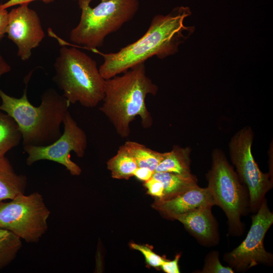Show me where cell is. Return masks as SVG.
<instances>
[{
	"label": "cell",
	"mask_w": 273,
	"mask_h": 273,
	"mask_svg": "<svg viewBox=\"0 0 273 273\" xmlns=\"http://www.w3.org/2000/svg\"><path fill=\"white\" fill-rule=\"evenodd\" d=\"M253 140L251 128L246 127L232 138L229 147L230 157L238 176L249 193V210L256 212L273 184L271 174L263 173L253 157Z\"/></svg>",
	"instance_id": "obj_8"
},
{
	"label": "cell",
	"mask_w": 273,
	"mask_h": 273,
	"mask_svg": "<svg viewBox=\"0 0 273 273\" xmlns=\"http://www.w3.org/2000/svg\"><path fill=\"white\" fill-rule=\"evenodd\" d=\"M90 1H92V0H90ZM101 1H105V0H100Z\"/></svg>",
	"instance_id": "obj_29"
},
{
	"label": "cell",
	"mask_w": 273,
	"mask_h": 273,
	"mask_svg": "<svg viewBox=\"0 0 273 273\" xmlns=\"http://www.w3.org/2000/svg\"><path fill=\"white\" fill-rule=\"evenodd\" d=\"M191 148L173 146L172 149L165 152V155L155 172H169L182 175H190Z\"/></svg>",
	"instance_id": "obj_15"
},
{
	"label": "cell",
	"mask_w": 273,
	"mask_h": 273,
	"mask_svg": "<svg viewBox=\"0 0 273 273\" xmlns=\"http://www.w3.org/2000/svg\"><path fill=\"white\" fill-rule=\"evenodd\" d=\"M90 0H78L80 21L70 33V41L90 50L101 47L107 36L131 20L139 8V0H105L94 8Z\"/></svg>",
	"instance_id": "obj_5"
},
{
	"label": "cell",
	"mask_w": 273,
	"mask_h": 273,
	"mask_svg": "<svg viewBox=\"0 0 273 273\" xmlns=\"http://www.w3.org/2000/svg\"><path fill=\"white\" fill-rule=\"evenodd\" d=\"M144 186L147 189L148 194L157 199H162L163 197V187L162 184L153 177L145 181Z\"/></svg>",
	"instance_id": "obj_23"
},
{
	"label": "cell",
	"mask_w": 273,
	"mask_h": 273,
	"mask_svg": "<svg viewBox=\"0 0 273 273\" xmlns=\"http://www.w3.org/2000/svg\"><path fill=\"white\" fill-rule=\"evenodd\" d=\"M152 177L163 185L164 195L159 200L171 198L198 185V179L193 174L182 175L169 172H155Z\"/></svg>",
	"instance_id": "obj_16"
},
{
	"label": "cell",
	"mask_w": 273,
	"mask_h": 273,
	"mask_svg": "<svg viewBox=\"0 0 273 273\" xmlns=\"http://www.w3.org/2000/svg\"><path fill=\"white\" fill-rule=\"evenodd\" d=\"M27 176L18 174L5 156L0 157V202L24 194Z\"/></svg>",
	"instance_id": "obj_14"
},
{
	"label": "cell",
	"mask_w": 273,
	"mask_h": 273,
	"mask_svg": "<svg viewBox=\"0 0 273 273\" xmlns=\"http://www.w3.org/2000/svg\"><path fill=\"white\" fill-rule=\"evenodd\" d=\"M22 134L15 120L0 109V157L18 146Z\"/></svg>",
	"instance_id": "obj_18"
},
{
	"label": "cell",
	"mask_w": 273,
	"mask_h": 273,
	"mask_svg": "<svg viewBox=\"0 0 273 273\" xmlns=\"http://www.w3.org/2000/svg\"><path fill=\"white\" fill-rule=\"evenodd\" d=\"M35 1H40L45 4L53 3L55 0H9L7 2L0 5V9H7L12 6L20 5L23 4H29Z\"/></svg>",
	"instance_id": "obj_26"
},
{
	"label": "cell",
	"mask_w": 273,
	"mask_h": 273,
	"mask_svg": "<svg viewBox=\"0 0 273 273\" xmlns=\"http://www.w3.org/2000/svg\"><path fill=\"white\" fill-rule=\"evenodd\" d=\"M180 255L177 254L172 260L166 259L160 266L161 269L166 273H179L180 272L178 261Z\"/></svg>",
	"instance_id": "obj_24"
},
{
	"label": "cell",
	"mask_w": 273,
	"mask_h": 273,
	"mask_svg": "<svg viewBox=\"0 0 273 273\" xmlns=\"http://www.w3.org/2000/svg\"><path fill=\"white\" fill-rule=\"evenodd\" d=\"M206 178L215 205L219 206L227 217L230 234L242 235L244 226L241 218L249 210V193L219 150L212 153V166Z\"/></svg>",
	"instance_id": "obj_6"
},
{
	"label": "cell",
	"mask_w": 273,
	"mask_h": 273,
	"mask_svg": "<svg viewBox=\"0 0 273 273\" xmlns=\"http://www.w3.org/2000/svg\"><path fill=\"white\" fill-rule=\"evenodd\" d=\"M214 205L215 202L208 188H201L196 185L171 198L155 199L152 207L167 217L173 218L201 207Z\"/></svg>",
	"instance_id": "obj_12"
},
{
	"label": "cell",
	"mask_w": 273,
	"mask_h": 273,
	"mask_svg": "<svg viewBox=\"0 0 273 273\" xmlns=\"http://www.w3.org/2000/svg\"><path fill=\"white\" fill-rule=\"evenodd\" d=\"M53 81L70 104L96 107L105 95L106 80L97 62L76 47L62 44L54 63Z\"/></svg>",
	"instance_id": "obj_4"
},
{
	"label": "cell",
	"mask_w": 273,
	"mask_h": 273,
	"mask_svg": "<svg viewBox=\"0 0 273 273\" xmlns=\"http://www.w3.org/2000/svg\"><path fill=\"white\" fill-rule=\"evenodd\" d=\"M29 80V77L20 98L10 96L0 88V109L17 122L23 146H47L62 135L61 126L70 105L63 95L49 88L41 95L40 105L34 106L27 97Z\"/></svg>",
	"instance_id": "obj_3"
},
{
	"label": "cell",
	"mask_w": 273,
	"mask_h": 273,
	"mask_svg": "<svg viewBox=\"0 0 273 273\" xmlns=\"http://www.w3.org/2000/svg\"><path fill=\"white\" fill-rule=\"evenodd\" d=\"M154 172L148 168L138 167L134 171L133 176L145 182L152 178Z\"/></svg>",
	"instance_id": "obj_25"
},
{
	"label": "cell",
	"mask_w": 273,
	"mask_h": 273,
	"mask_svg": "<svg viewBox=\"0 0 273 273\" xmlns=\"http://www.w3.org/2000/svg\"><path fill=\"white\" fill-rule=\"evenodd\" d=\"M51 211L42 196L35 192L0 202V228L28 243H36L47 232Z\"/></svg>",
	"instance_id": "obj_7"
},
{
	"label": "cell",
	"mask_w": 273,
	"mask_h": 273,
	"mask_svg": "<svg viewBox=\"0 0 273 273\" xmlns=\"http://www.w3.org/2000/svg\"><path fill=\"white\" fill-rule=\"evenodd\" d=\"M6 33L17 47V55L28 60L33 49L38 47L45 36L40 18L34 10L23 4L8 13Z\"/></svg>",
	"instance_id": "obj_11"
},
{
	"label": "cell",
	"mask_w": 273,
	"mask_h": 273,
	"mask_svg": "<svg viewBox=\"0 0 273 273\" xmlns=\"http://www.w3.org/2000/svg\"><path fill=\"white\" fill-rule=\"evenodd\" d=\"M187 7H177L166 15H156L146 33L138 40L115 53L98 52L104 61L99 68L105 79L123 73L153 56L163 59L178 51L179 46L194 32V26L184 24L191 15Z\"/></svg>",
	"instance_id": "obj_1"
},
{
	"label": "cell",
	"mask_w": 273,
	"mask_h": 273,
	"mask_svg": "<svg viewBox=\"0 0 273 273\" xmlns=\"http://www.w3.org/2000/svg\"><path fill=\"white\" fill-rule=\"evenodd\" d=\"M158 87L147 75L145 63L106 80L105 95L100 110L122 138L129 136L130 125L136 116L144 128L153 122L146 104L148 95L155 96Z\"/></svg>",
	"instance_id": "obj_2"
},
{
	"label": "cell",
	"mask_w": 273,
	"mask_h": 273,
	"mask_svg": "<svg viewBox=\"0 0 273 273\" xmlns=\"http://www.w3.org/2000/svg\"><path fill=\"white\" fill-rule=\"evenodd\" d=\"M234 270L230 266H223L220 262L219 252L212 251L206 256L203 273H234Z\"/></svg>",
	"instance_id": "obj_21"
},
{
	"label": "cell",
	"mask_w": 273,
	"mask_h": 273,
	"mask_svg": "<svg viewBox=\"0 0 273 273\" xmlns=\"http://www.w3.org/2000/svg\"><path fill=\"white\" fill-rule=\"evenodd\" d=\"M8 12L7 9H0V41L6 33Z\"/></svg>",
	"instance_id": "obj_27"
},
{
	"label": "cell",
	"mask_w": 273,
	"mask_h": 273,
	"mask_svg": "<svg viewBox=\"0 0 273 273\" xmlns=\"http://www.w3.org/2000/svg\"><path fill=\"white\" fill-rule=\"evenodd\" d=\"M107 165L112 177L119 179H128L133 176L134 171L138 167L135 160L124 145L121 146L116 154L107 161Z\"/></svg>",
	"instance_id": "obj_17"
},
{
	"label": "cell",
	"mask_w": 273,
	"mask_h": 273,
	"mask_svg": "<svg viewBox=\"0 0 273 273\" xmlns=\"http://www.w3.org/2000/svg\"><path fill=\"white\" fill-rule=\"evenodd\" d=\"M210 206L201 207L175 216L173 219L180 221L198 242L206 246H213L219 242L217 222Z\"/></svg>",
	"instance_id": "obj_13"
},
{
	"label": "cell",
	"mask_w": 273,
	"mask_h": 273,
	"mask_svg": "<svg viewBox=\"0 0 273 273\" xmlns=\"http://www.w3.org/2000/svg\"><path fill=\"white\" fill-rule=\"evenodd\" d=\"M273 223V213L265 198L256 213L243 241L232 251L224 255V260L234 271H244L259 264L270 265L273 256L264 246L265 235Z\"/></svg>",
	"instance_id": "obj_10"
},
{
	"label": "cell",
	"mask_w": 273,
	"mask_h": 273,
	"mask_svg": "<svg viewBox=\"0 0 273 273\" xmlns=\"http://www.w3.org/2000/svg\"><path fill=\"white\" fill-rule=\"evenodd\" d=\"M22 246L20 238L11 232L0 228V270L15 259Z\"/></svg>",
	"instance_id": "obj_20"
},
{
	"label": "cell",
	"mask_w": 273,
	"mask_h": 273,
	"mask_svg": "<svg viewBox=\"0 0 273 273\" xmlns=\"http://www.w3.org/2000/svg\"><path fill=\"white\" fill-rule=\"evenodd\" d=\"M130 246L131 248L141 252L145 257L146 263L150 266L155 268L160 267L166 259L155 253L149 246L134 243H130Z\"/></svg>",
	"instance_id": "obj_22"
},
{
	"label": "cell",
	"mask_w": 273,
	"mask_h": 273,
	"mask_svg": "<svg viewBox=\"0 0 273 273\" xmlns=\"http://www.w3.org/2000/svg\"><path fill=\"white\" fill-rule=\"evenodd\" d=\"M63 124V133L52 144L44 146H24V150L28 154L26 161L27 165L31 166L37 161L47 160L63 165L72 175L81 174V169L71 160L70 153L73 151L79 158L84 156L87 146L86 135L69 111Z\"/></svg>",
	"instance_id": "obj_9"
},
{
	"label": "cell",
	"mask_w": 273,
	"mask_h": 273,
	"mask_svg": "<svg viewBox=\"0 0 273 273\" xmlns=\"http://www.w3.org/2000/svg\"><path fill=\"white\" fill-rule=\"evenodd\" d=\"M11 70V66L0 53V78L3 75L9 72Z\"/></svg>",
	"instance_id": "obj_28"
},
{
	"label": "cell",
	"mask_w": 273,
	"mask_h": 273,
	"mask_svg": "<svg viewBox=\"0 0 273 273\" xmlns=\"http://www.w3.org/2000/svg\"><path fill=\"white\" fill-rule=\"evenodd\" d=\"M74 1H76V0H74Z\"/></svg>",
	"instance_id": "obj_30"
},
{
	"label": "cell",
	"mask_w": 273,
	"mask_h": 273,
	"mask_svg": "<svg viewBox=\"0 0 273 273\" xmlns=\"http://www.w3.org/2000/svg\"><path fill=\"white\" fill-rule=\"evenodd\" d=\"M123 145L135 160L138 167H147L154 172L165 155V152L155 151L136 142L128 141Z\"/></svg>",
	"instance_id": "obj_19"
}]
</instances>
